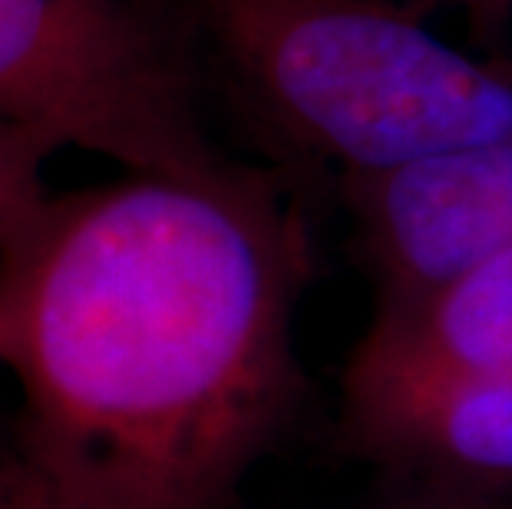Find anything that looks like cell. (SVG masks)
I'll return each instance as SVG.
<instances>
[{"instance_id": "1", "label": "cell", "mask_w": 512, "mask_h": 509, "mask_svg": "<svg viewBox=\"0 0 512 509\" xmlns=\"http://www.w3.org/2000/svg\"><path fill=\"white\" fill-rule=\"evenodd\" d=\"M304 238L271 179L129 172L0 245L20 447L136 509H215L294 394Z\"/></svg>"}, {"instance_id": "4", "label": "cell", "mask_w": 512, "mask_h": 509, "mask_svg": "<svg viewBox=\"0 0 512 509\" xmlns=\"http://www.w3.org/2000/svg\"><path fill=\"white\" fill-rule=\"evenodd\" d=\"M347 182L380 301L512 245V136Z\"/></svg>"}, {"instance_id": "9", "label": "cell", "mask_w": 512, "mask_h": 509, "mask_svg": "<svg viewBox=\"0 0 512 509\" xmlns=\"http://www.w3.org/2000/svg\"><path fill=\"white\" fill-rule=\"evenodd\" d=\"M503 4H512V0H503Z\"/></svg>"}, {"instance_id": "7", "label": "cell", "mask_w": 512, "mask_h": 509, "mask_svg": "<svg viewBox=\"0 0 512 509\" xmlns=\"http://www.w3.org/2000/svg\"><path fill=\"white\" fill-rule=\"evenodd\" d=\"M60 149L53 136L0 116V245H7L50 199L43 169Z\"/></svg>"}, {"instance_id": "3", "label": "cell", "mask_w": 512, "mask_h": 509, "mask_svg": "<svg viewBox=\"0 0 512 509\" xmlns=\"http://www.w3.org/2000/svg\"><path fill=\"white\" fill-rule=\"evenodd\" d=\"M0 116L129 172L238 169L215 146L199 67L156 0H0Z\"/></svg>"}, {"instance_id": "5", "label": "cell", "mask_w": 512, "mask_h": 509, "mask_svg": "<svg viewBox=\"0 0 512 509\" xmlns=\"http://www.w3.org/2000/svg\"><path fill=\"white\" fill-rule=\"evenodd\" d=\"M512 371V245L380 301L347 367L351 417Z\"/></svg>"}, {"instance_id": "2", "label": "cell", "mask_w": 512, "mask_h": 509, "mask_svg": "<svg viewBox=\"0 0 512 509\" xmlns=\"http://www.w3.org/2000/svg\"><path fill=\"white\" fill-rule=\"evenodd\" d=\"M252 123L347 179L512 136V63L397 0H156Z\"/></svg>"}, {"instance_id": "8", "label": "cell", "mask_w": 512, "mask_h": 509, "mask_svg": "<svg viewBox=\"0 0 512 509\" xmlns=\"http://www.w3.org/2000/svg\"><path fill=\"white\" fill-rule=\"evenodd\" d=\"M0 509H136L27 447L0 457Z\"/></svg>"}, {"instance_id": "6", "label": "cell", "mask_w": 512, "mask_h": 509, "mask_svg": "<svg viewBox=\"0 0 512 509\" xmlns=\"http://www.w3.org/2000/svg\"><path fill=\"white\" fill-rule=\"evenodd\" d=\"M377 450L466 480H512V371L354 417Z\"/></svg>"}]
</instances>
